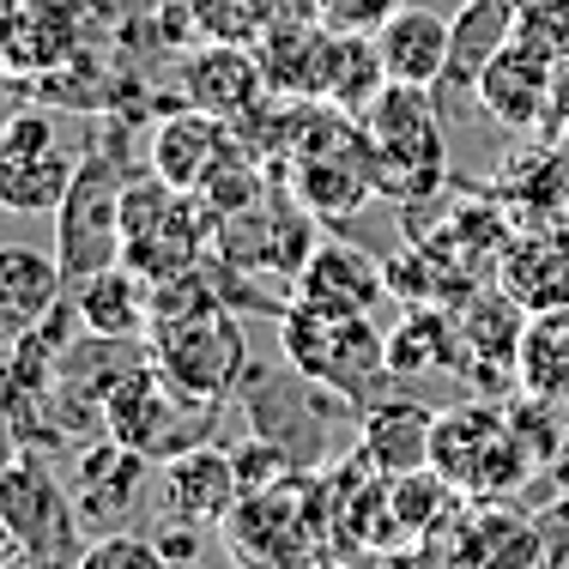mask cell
I'll return each mask as SVG.
<instances>
[{"label":"cell","mask_w":569,"mask_h":569,"mask_svg":"<svg viewBox=\"0 0 569 569\" xmlns=\"http://www.w3.org/2000/svg\"><path fill=\"white\" fill-rule=\"evenodd\" d=\"M279 351L297 376L321 382L333 400L363 412L388 395V333L370 321V309H328V303H284L279 309Z\"/></svg>","instance_id":"obj_1"},{"label":"cell","mask_w":569,"mask_h":569,"mask_svg":"<svg viewBox=\"0 0 569 569\" xmlns=\"http://www.w3.org/2000/svg\"><path fill=\"white\" fill-rule=\"evenodd\" d=\"M363 146H370L376 194L395 207H418L437 188H449V133H442L437 91L388 86L363 116Z\"/></svg>","instance_id":"obj_2"},{"label":"cell","mask_w":569,"mask_h":569,"mask_svg":"<svg viewBox=\"0 0 569 569\" xmlns=\"http://www.w3.org/2000/svg\"><path fill=\"white\" fill-rule=\"evenodd\" d=\"M146 351H152L158 376L170 388L212 406H230L249 376V333H242L237 309L230 303H207L188 309V316H152V333H146Z\"/></svg>","instance_id":"obj_3"},{"label":"cell","mask_w":569,"mask_h":569,"mask_svg":"<svg viewBox=\"0 0 569 569\" xmlns=\"http://www.w3.org/2000/svg\"><path fill=\"white\" fill-rule=\"evenodd\" d=\"M219 418H224V406L170 388L164 376H158L152 351H146V358L110 388V400H103V430H110L116 442H128L133 455H146L152 467H164V460L212 442Z\"/></svg>","instance_id":"obj_4"},{"label":"cell","mask_w":569,"mask_h":569,"mask_svg":"<svg viewBox=\"0 0 569 569\" xmlns=\"http://www.w3.org/2000/svg\"><path fill=\"white\" fill-rule=\"evenodd\" d=\"M430 467L455 485L460 497L485 503V497L521 485L539 467L533 449L521 442V430L509 425V406L467 400L455 412H437V437H430Z\"/></svg>","instance_id":"obj_5"},{"label":"cell","mask_w":569,"mask_h":569,"mask_svg":"<svg viewBox=\"0 0 569 569\" xmlns=\"http://www.w3.org/2000/svg\"><path fill=\"white\" fill-rule=\"evenodd\" d=\"M128 158L110 140H91L79 158V176L67 188V200L49 219H56V261L67 284H79L86 273L121 261V194H128Z\"/></svg>","instance_id":"obj_6"},{"label":"cell","mask_w":569,"mask_h":569,"mask_svg":"<svg viewBox=\"0 0 569 569\" xmlns=\"http://www.w3.org/2000/svg\"><path fill=\"white\" fill-rule=\"evenodd\" d=\"M86 146L91 140H67L61 116H49L43 103L12 110L0 121V212H19V219L56 212L79 176Z\"/></svg>","instance_id":"obj_7"},{"label":"cell","mask_w":569,"mask_h":569,"mask_svg":"<svg viewBox=\"0 0 569 569\" xmlns=\"http://www.w3.org/2000/svg\"><path fill=\"white\" fill-rule=\"evenodd\" d=\"M237 400H242V412H249V437H267L273 449H284L297 472H316L321 460H328L333 412H351L346 400H333L321 382L297 376L291 363H284V370L249 363Z\"/></svg>","instance_id":"obj_8"},{"label":"cell","mask_w":569,"mask_h":569,"mask_svg":"<svg viewBox=\"0 0 569 569\" xmlns=\"http://www.w3.org/2000/svg\"><path fill=\"white\" fill-rule=\"evenodd\" d=\"M309 485H316L309 472H291L273 491H254L237 503V515L224 521V539L242 569H303L321 533V509L303 503Z\"/></svg>","instance_id":"obj_9"},{"label":"cell","mask_w":569,"mask_h":569,"mask_svg":"<svg viewBox=\"0 0 569 569\" xmlns=\"http://www.w3.org/2000/svg\"><path fill=\"white\" fill-rule=\"evenodd\" d=\"M0 521H7L12 546L37 551V558H79L86 546V527H79L73 491L56 467H49L43 449H24V460L0 479Z\"/></svg>","instance_id":"obj_10"},{"label":"cell","mask_w":569,"mask_h":569,"mask_svg":"<svg viewBox=\"0 0 569 569\" xmlns=\"http://www.w3.org/2000/svg\"><path fill=\"white\" fill-rule=\"evenodd\" d=\"M146 479H152V460L133 455L128 442H116V437H98V442H86V449H73L67 491H73L86 539L121 533L128 515L140 509V497H146Z\"/></svg>","instance_id":"obj_11"},{"label":"cell","mask_w":569,"mask_h":569,"mask_svg":"<svg viewBox=\"0 0 569 569\" xmlns=\"http://www.w3.org/2000/svg\"><path fill=\"white\" fill-rule=\"evenodd\" d=\"M273 98L267 86V67L254 49L242 43H194L176 67V103L188 110H207V116H224V121H249L261 103Z\"/></svg>","instance_id":"obj_12"},{"label":"cell","mask_w":569,"mask_h":569,"mask_svg":"<svg viewBox=\"0 0 569 569\" xmlns=\"http://www.w3.org/2000/svg\"><path fill=\"white\" fill-rule=\"evenodd\" d=\"M237 152H242L237 121L188 110V103H176V110L152 128V170L164 176L170 188H182V194H200Z\"/></svg>","instance_id":"obj_13"},{"label":"cell","mask_w":569,"mask_h":569,"mask_svg":"<svg viewBox=\"0 0 569 569\" xmlns=\"http://www.w3.org/2000/svg\"><path fill=\"white\" fill-rule=\"evenodd\" d=\"M551 73H558V56L515 37L503 56L485 67L472 103L503 133H551Z\"/></svg>","instance_id":"obj_14"},{"label":"cell","mask_w":569,"mask_h":569,"mask_svg":"<svg viewBox=\"0 0 569 569\" xmlns=\"http://www.w3.org/2000/svg\"><path fill=\"white\" fill-rule=\"evenodd\" d=\"M79 56H86V0H24L0 73H7V86L12 79L37 86V79L73 67Z\"/></svg>","instance_id":"obj_15"},{"label":"cell","mask_w":569,"mask_h":569,"mask_svg":"<svg viewBox=\"0 0 569 569\" xmlns=\"http://www.w3.org/2000/svg\"><path fill=\"white\" fill-rule=\"evenodd\" d=\"M460 321V382L472 388H497L503 376H515L521 358V333H527V309L497 284V291H472L455 309Z\"/></svg>","instance_id":"obj_16"},{"label":"cell","mask_w":569,"mask_h":569,"mask_svg":"<svg viewBox=\"0 0 569 569\" xmlns=\"http://www.w3.org/2000/svg\"><path fill=\"white\" fill-rule=\"evenodd\" d=\"M497 194H503L515 230L563 224V212H569V140L539 133L533 146H515L503 176H497Z\"/></svg>","instance_id":"obj_17"},{"label":"cell","mask_w":569,"mask_h":569,"mask_svg":"<svg viewBox=\"0 0 569 569\" xmlns=\"http://www.w3.org/2000/svg\"><path fill=\"white\" fill-rule=\"evenodd\" d=\"M491 273L527 316H539V309H569V230L563 224L515 230Z\"/></svg>","instance_id":"obj_18"},{"label":"cell","mask_w":569,"mask_h":569,"mask_svg":"<svg viewBox=\"0 0 569 569\" xmlns=\"http://www.w3.org/2000/svg\"><path fill=\"white\" fill-rule=\"evenodd\" d=\"M158 491H164V509L182 515V521L194 527H224L230 515L242 503V479H237V455L212 449V442H200V449L176 455L158 467Z\"/></svg>","instance_id":"obj_19"},{"label":"cell","mask_w":569,"mask_h":569,"mask_svg":"<svg viewBox=\"0 0 569 569\" xmlns=\"http://www.w3.org/2000/svg\"><path fill=\"white\" fill-rule=\"evenodd\" d=\"M79 333H103V340H146L158 316V284L128 261H110L98 273L73 284Z\"/></svg>","instance_id":"obj_20"},{"label":"cell","mask_w":569,"mask_h":569,"mask_svg":"<svg viewBox=\"0 0 569 569\" xmlns=\"http://www.w3.org/2000/svg\"><path fill=\"white\" fill-rule=\"evenodd\" d=\"M291 297L297 303H328V309H376L388 297V267L340 237H321L303 254V267H297Z\"/></svg>","instance_id":"obj_21"},{"label":"cell","mask_w":569,"mask_h":569,"mask_svg":"<svg viewBox=\"0 0 569 569\" xmlns=\"http://www.w3.org/2000/svg\"><path fill=\"white\" fill-rule=\"evenodd\" d=\"M430 437H437V412L418 400H370L358 412V460L370 472H425L430 467Z\"/></svg>","instance_id":"obj_22"},{"label":"cell","mask_w":569,"mask_h":569,"mask_svg":"<svg viewBox=\"0 0 569 569\" xmlns=\"http://www.w3.org/2000/svg\"><path fill=\"white\" fill-rule=\"evenodd\" d=\"M254 56L267 67V86L279 98H321L333 67V31L316 12H284L273 31L254 43Z\"/></svg>","instance_id":"obj_23"},{"label":"cell","mask_w":569,"mask_h":569,"mask_svg":"<svg viewBox=\"0 0 569 569\" xmlns=\"http://www.w3.org/2000/svg\"><path fill=\"white\" fill-rule=\"evenodd\" d=\"M515 43V0H460V12L449 19V67H442L437 98H472L503 49Z\"/></svg>","instance_id":"obj_24"},{"label":"cell","mask_w":569,"mask_h":569,"mask_svg":"<svg viewBox=\"0 0 569 569\" xmlns=\"http://www.w3.org/2000/svg\"><path fill=\"white\" fill-rule=\"evenodd\" d=\"M376 49H382L388 86H418L437 91L442 67H449V19L430 7H400L395 19L376 31Z\"/></svg>","instance_id":"obj_25"},{"label":"cell","mask_w":569,"mask_h":569,"mask_svg":"<svg viewBox=\"0 0 569 569\" xmlns=\"http://www.w3.org/2000/svg\"><path fill=\"white\" fill-rule=\"evenodd\" d=\"M388 370L400 376H460V321L455 309H406L388 333Z\"/></svg>","instance_id":"obj_26"},{"label":"cell","mask_w":569,"mask_h":569,"mask_svg":"<svg viewBox=\"0 0 569 569\" xmlns=\"http://www.w3.org/2000/svg\"><path fill=\"white\" fill-rule=\"evenodd\" d=\"M515 388L551 400V406H569V309L527 316L521 358H515Z\"/></svg>","instance_id":"obj_27"},{"label":"cell","mask_w":569,"mask_h":569,"mask_svg":"<svg viewBox=\"0 0 569 569\" xmlns=\"http://www.w3.org/2000/svg\"><path fill=\"white\" fill-rule=\"evenodd\" d=\"M382 91H388V67H382L376 37H340L333 31V67H328V91H321V103H333L340 116L363 121L376 110Z\"/></svg>","instance_id":"obj_28"},{"label":"cell","mask_w":569,"mask_h":569,"mask_svg":"<svg viewBox=\"0 0 569 569\" xmlns=\"http://www.w3.org/2000/svg\"><path fill=\"white\" fill-rule=\"evenodd\" d=\"M73 291L56 254L24 249V242H0V303H12L24 321H43L61 297Z\"/></svg>","instance_id":"obj_29"},{"label":"cell","mask_w":569,"mask_h":569,"mask_svg":"<svg viewBox=\"0 0 569 569\" xmlns=\"http://www.w3.org/2000/svg\"><path fill=\"white\" fill-rule=\"evenodd\" d=\"M284 19L279 0H188V31L194 43H242L254 49Z\"/></svg>","instance_id":"obj_30"},{"label":"cell","mask_w":569,"mask_h":569,"mask_svg":"<svg viewBox=\"0 0 569 569\" xmlns=\"http://www.w3.org/2000/svg\"><path fill=\"white\" fill-rule=\"evenodd\" d=\"M73 569H176L170 558H164V546L158 539H140V533H98V539H86L79 546V558H73Z\"/></svg>","instance_id":"obj_31"},{"label":"cell","mask_w":569,"mask_h":569,"mask_svg":"<svg viewBox=\"0 0 569 569\" xmlns=\"http://www.w3.org/2000/svg\"><path fill=\"white\" fill-rule=\"evenodd\" d=\"M515 37L546 56H569V0H515Z\"/></svg>","instance_id":"obj_32"},{"label":"cell","mask_w":569,"mask_h":569,"mask_svg":"<svg viewBox=\"0 0 569 569\" xmlns=\"http://www.w3.org/2000/svg\"><path fill=\"white\" fill-rule=\"evenodd\" d=\"M400 12V0H316V19L340 37H376Z\"/></svg>","instance_id":"obj_33"},{"label":"cell","mask_w":569,"mask_h":569,"mask_svg":"<svg viewBox=\"0 0 569 569\" xmlns=\"http://www.w3.org/2000/svg\"><path fill=\"white\" fill-rule=\"evenodd\" d=\"M19 460H24V430H19V418L7 412V400H0V479H7Z\"/></svg>","instance_id":"obj_34"},{"label":"cell","mask_w":569,"mask_h":569,"mask_svg":"<svg viewBox=\"0 0 569 569\" xmlns=\"http://www.w3.org/2000/svg\"><path fill=\"white\" fill-rule=\"evenodd\" d=\"M551 133H569V56H558L551 73Z\"/></svg>","instance_id":"obj_35"},{"label":"cell","mask_w":569,"mask_h":569,"mask_svg":"<svg viewBox=\"0 0 569 569\" xmlns=\"http://www.w3.org/2000/svg\"><path fill=\"white\" fill-rule=\"evenodd\" d=\"M0 569H73V563H67V558H37V551H12Z\"/></svg>","instance_id":"obj_36"},{"label":"cell","mask_w":569,"mask_h":569,"mask_svg":"<svg viewBox=\"0 0 569 569\" xmlns=\"http://www.w3.org/2000/svg\"><path fill=\"white\" fill-rule=\"evenodd\" d=\"M19 7H24V0H0V56H7V43H12V24H19Z\"/></svg>","instance_id":"obj_37"},{"label":"cell","mask_w":569,"mask_h":569,"mask_svg":"<svg viewBox=\"0 0 569 569\" xmlns=\"http://www.w3.org/2000/svg\"><path fill=\"white\" fill-rule=\"evenodd\" d=\"M176 569H200V563H176Z\"/></svg>","instance_id":"obj_38"},{"label":"cell","mask_w":569,"mask_h":569,"mask_svg":"<svg viewBox=\"0 0 569 569\" xmlns=\"http://www.w3.org/2000/svg\"><path fill=\"white\" fill-rule=\"evenodd\" d=\"M563 230H569V212H563Z\"/></svg>","instance_id":"obj_39"},{"label":"cell","mask_w":569,"mask_h":569,"mask_svg":"<svg viewBox=\"0 0 569 569\" xmlns=\"http://www.w3.org/2000/svg\"><path fill=\"white\" fill-rule=\"evenodd\" d=\"M0 79H7V73H0ZM0 121H7V116H0Z\"/></svg>","instance_id":"obj_40"}]
</instances>
